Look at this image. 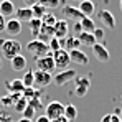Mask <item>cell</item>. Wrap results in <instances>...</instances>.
<instances>
[{"label": "cell", "mask_w": 122, "mask_h": 122, "mask_svg": "<svg viewBox=\"0 0 122 122\" xmlns=\"http://www.w3.org/2000/svg\"><path fill=\"white\" fill-rule=\"evenodd\" d=\"M69 53V60L71 63H76V64H79V66H86L87 63H89V58H87V55L81 51V50H73V51H68Z\"/></svg>", "instance_id": "obj_13"}, {"label": "cell", "mask_w": 122, "mask_h": 122, "mask_svg": "<svg viewBox=\"0 0 122 122\" xmlns=\"http://www.w3.org/2000/svg\"><path fill=\"white\" fill-rule=\"evenodd\" d=\"M78 40L81 43L82 46H92V45H96V40H94V36H92V33H86V31H82L78 35Z\"/></svg>", "instance_id": "obj_22"}, {"label": "cell", "mask_w": 122, "mask_h": 122, "mask_svg": "<svg viewBox=\"0 0 122 122\" xmlns=\"http://www.w3.org/2000/svg\"><path fill=\"white\" fill-rule=\"evenodd\" d=\"M5 31L10 36H17L21 33V21H18L17 18H10L5 21Z\"/></svg>", "instance_id": "obj_14"}, {"label": "cell", "mask_w": 122, "mask_h": 122, "mask_svg": "<svg viewBox=\"0 0 122 122\" xmlns=\"http://www.w3.org/2000/svg\"><path fill=\"white\" fill-rule=\"evenodd\" d=\"M91 48H92V55H94V58H96L97 61H101V63H109V60H111L109 50H107L102 43H96V45H92Z\"/></svg>", "instance_id": "obj_9"}, {"label": "cell", "mask_w": 122, "mask_h": 122, "mask_svg": "<svg viewBox=\"0 0 122 122\" xmlns=\"http://www.w3.org/2000/svg\"><path fill=\"white\" fill-rule=\"evenodd\" d=\"M17 122H31V121H28V119H23V117H21L20 121H17Z\"/></svg>", "instance_id": "obj_42"}, {"label": "cell", "mask_w": 122, "mask_h": 122, "mask_svg": "<svg viewBox=\"0 0 122 122\" xmlns=\"http://www.w3.org/2000/svg\"><path fill=\"white\" fill-rule=\"evenodd\" d=\"M101 122H111V114H106V116L101 119Z\"/></svg>", "instance_id": "obj_39"}, {"label": "cell", "mask_w": 122, "mask_h": 122, "mask_svg": "<svg viewBox=\"0 0 122 122\" xmlns=\"http://www.w3.org/2000/svg\"><path fill=\"white\" fill-rule=\"evenodd\" d=\"M64 119H68L69 122H73L76 117H78V109H76V106H73V104H68V106H64V116H63Z\"/></svg>", "instance_id": "obj_23"}, {"label": "cell", "mask_w": 122, "mask_h": 122, "mask_svg": "<svg viewBox=\"0 0 122 122\" xmlns=\"http://www.w3.org/2000/svg\"><path fill=\"white\" fill-rule=\"evenodd\" d=\"M30 8H31V13H33V18H38V20H41L43 15L46 13V10L41 7L40 3H36V5H33V7H30Z\"/></svg>", "instance_id": "obj_28"}, {"label": "cell", "mask_w": 122, "mask_h": 122, "mask_svg": "<svg viewBox=\"0 0 122 122\" xmlns=\"http://www.w3.org/2000/svg\"><path fill=\"white\" fill-rule=\"evenodd\" d=\"M5 87H7V91L10 94H21L25 91V86H23L21 79H12V81L7 79L5 81Z\"/></svg>", "instance_id": "obj_15"}, {"label": "cell", "mask_w": 122, "mask_h": 122, "mask_svg": "<svg viewBox=\"0 0 122 122\" xmlns=\"http://www.w3.org/2000/svg\"><path fill=\"white\" fill-rule=\"evenodd\" d=\"M21 97V94H7V96H2L0 97V104L3 107H13L15 102Z\"/></svg>", "instance_id": "obj_21"}, {"label": "cell", "mask_w": 122, "mask_h": 122, "mask_svg": "<svg viewBox=\"0 0 122 122\" xmlns=\"http://www.w3.org/2000/svg\"><path fill=\"white\" fill-rule=\"evenodd\" d=\"M15 15H17V20L18 21H30L33 18V13H31V8L30 7H21L15 10Z\"/></svg>", "instance_id": "obj_19"}, {"label": "cell", "mask_w": 122, "mask_h": 122, "mask_svg": "<svg viewBox=\"0 0 122 122\" xmlns=\"http://www.w3.org/2000/svg\"><path fill=\"white\" fill-rule=\"evenodd\" d=\"M23 3H25V5H28V7H33V5H36V3H38V0H23Z\"/></svg>", "instance_id": "obj_37"}, {"label": "cell", "mask_w": 122, "mask_h": 122, "mask_svg": "<svg viewBox=\"0 0 122 122\" xmlns=\"http://www.w3.org/2000/svg\"><path fill=\"white\" fill-rule=\"evenodd\" d=\"M35 64H36V68H38L40 71L50 73V74H51V71L56 69V68H55V61H53L51 53L46 55V56H41V58H35Z\"/></svg>", "instance_id": "obj_6"}, {"label": "cell", "mask_w": 122, "mask_h": 122, "mask_svg": "<svg viewBox=\"0 0 122 122\" xmlns=\"http://www.w3.org/2000/svg\"><path fill=\"white\" fill-rule=\"evenodd\" d=\"M38 3H40L41 7L45 8V10H51V8H56V7H60V0H38Z\"/></svg>", "instance_id": "obj_27"}, {"label": "cell", "mask_w": 122, "mask_h": 122, "mask_svg": "<svg viewBox=\"0 0 122 122\" xmlns=\"http://www.w3.org/2000/svg\"><path fill=\"white\" fill-rule=\"evenodd\" d=\"M21 82L25 87H33L35 86V76H33V71H26L25 76L21 78Z\"/></svg>", "instance_id": "obj_26"}, {"label": "cell", "mask_w": 122, "mask_h": 122, "mask_svg": "<svg viewBox=\"0 0 122 122\" xmlns=\"http://www.w3.org/2000/svg\"><path fill=\"white\" fill-rule=\"evenodd\" d=\"M15 10L17 8H15V3L12 0H5L0 3V15L2 17H12L15 13Z\"/></svg>", "instance_id": "obj_17"}, {"label": "cell", "mask_w": 122, "mask_h": 122, "mask_svg": "<svg viewBox=\"0 0 122 122\" xmlns=\"http://www.w3.org/2000/svg\"><path fill=\"white\" fill-rule=\"evenodd\" d=\"M78 8H79V12H81L84 17H89V18H91V15H92L94 10H96V5H94V2H91V0H82Z\"/></svg>", "instance_id": "obj_18"}, {"label": "cell", "mask_w": 122, "mask_h": 122, "mask_svg": "<svg viewBox=\"0 0 122 122\" xmlns=\"http://www.w3.org/2000/svg\"><path fill=\"white\" fill-rule=\"evenodd\" d=\"M60 2H79V3H81L82 0H60Z\"/></svg>", "instance_id": "obj_41"}, {"label": "cell", "mask_w": 122, "mask_h": 122, "mask_svg": "<svg viewBox=\"0 0 122 122\" xmlns=\"http://www.w3.org/2000/svg\"><path fill=\"white\" fill-rule=\"evenodd\" d=\"M33 117H35V109H33V107H30V106H26V109L23 111V119L31 121Z\"/></svg>", "instance_id": "obj_33"}, {"label": "cell", "mask_w": 122, "mask_h": 122, "mask_svg": "<svg viewBox=\"0 0 122 122\" xmlns=\"http://www.w3.org/2000/svg\"><path fill=\"white\" fill-rule=\"evenodd\" d=\"M26 106H28V101L21 96L18 101L15 102V106H13V109H15V112H20V114H23V111L26 109Z\"/></svg>", "instance_id": "obj_29"}, {"label": "cell", "mask_w": 122, "mask_h": 122, "mask_svg": "<svg viewBox=\"0 0 122 122\" xmlns=\"http://www.w3.org/2000/svg\"><path fill=\"white\" fill-rule=\"evenodd\" d=\"M76 89H74V94L78 97H84L89 91V86H91V81L89 78H76Z\"/></svg>", "instance_id": "obj_11"}, {"label": "cell", "mask_w": 122, "mask_h": 122, "mask_svg": "<svg viewBox=\"0 0 122 122\" xmlns=\"http://www.w3.org/2000/svg\"><path fill=\"white\" fill-rule=\"evenodd\" d=\"M0 50H2V56L5 60L12 61L15 56L21 55V43L13 38L8 40H0Z\"/></svg>", "instance_id": "obj_1"}, {"label": "cell", "mask_w": 122, "mask_h": 122, "mask_svg": "<svg viewBox=\"0 0 122 122\" xmlns=\"http://www.w3.org/2000/svg\"><path fill=\"white\" fill-rule=\"evenodd\" d=\"M45 116L50 121H56L64 116V104H61L60 101H51L46 107H45Z\"/></svg>", "instance_id": "obj_3"}, {"label": "cell", "mask_w": 122, "mask_h": 122, "mask_svg": "<svg viewBox=\"0 0 122 122\" xmlns=\"http://www.w3.org/2000/svg\"><path fill=\"white\" fill-rule=\"evenodd\" d=\"M5 122H15V121H12V119H10V121H5Z\"/></svg>", "instance_id": "obj_45"}, {"label": "cell", "mask_w": 122, "mask_h": 122, "mask_svg": "<svg viewBox=\"0 0 122 122\" xmlns=\"http://www.w3.org/2000/svg\"><path fill=\"white\" fill-rule=\"evenodd\" d=\"M119 7H121V12H122V0H119Z\"/></svg>", "instance_id": "obj_43"}, {"label": "cell", "mask_w": 122, "mask_h": 122, "mask_svg": "<svg viewBox=\"0 0 122 122\" xmlns=\"http://www.w3.org/2000/svg\"><path fill=\"white\" fill-rule=\"evenodd\" d=\"M51 122H69L68 119H64V117H60V119H56V121H51Z\"/></svg>", "instance_id": "obj_40"}, {"label": "cell", "mask_w": 122, "mask_h": 122, "mask_svg": "<svg viewBox=\"0 0 122 122\" xmlns=\"http://www.w3.org/2000/svg\"><path fill=\"white\" fill-rule=\"evenodd\" d=\"M0 69H2V60H0Z\"/></svg>", "instance_id": "obj_46"}, {"label": "cell", "mask_w": 122, "mask_h": 122, "mask_svg": "<svg viewBox=\"0 0 122 122\" xmlns=\"http://www.w3.org/2000/svg\"><path fill=\"white\" fill-rule=\"evenodd\" d=\"M81 43L78 40V36H66L64 40H61V48L66 51H73V50H79Z\"/></svg>", "instance_id": "obj_16"}, {"label": "cell", "mask_w": 122, "mask_h": 122, "mask_svg": "<svg viewBox=\"0 0 122 122\" xmlns=\"http://www.w3.org/2000/svg\"><path fill=\"white\" fill-rule=\"evenodd\" d=\"M53 30H55V38H58V40H64V38L68 36L69 25H68V21H66V20H56L55 26H53Z\"/></svg>", "instance_id": "obj_12"}, {"label": "cell", "mask_w": 122, "mask_h": 122, "mask_svg": "<svg viewBox=\"0 0 122 122\" xmlns=\"http://www.w3.org/2000/svg\"><path fill=\"white\" fill-rule=\"evenodd\" d=\"M76 78H78V73L74 69L68 68V69H63L60 73H56L53 76V81H55L56 86H64V84H69L71 81H74Z\"/></svg>", "instance_id": "obj_4"}, {"label": "cell", "mask_w": 122, "mask_h": 122, "mask_svg": "<svg viewBox=\"0 0 122 122\" xmlns=\"http://www.w3.org/2000/svg\"><path fill=\"white\" fill-rule=\"evenodd\" d=\"M111 122H121V117H119V116H116V114H112V112H111Z\"/></svg>", "instance_id": "obj_38"}, {"label": "cell", "mask_w": 122, "mask_h": 122, "mask_svg": "<svg viewBox=\"0 0 122 122\" xmlns=\"http://www.w3.org/2000/svg\"><path fill=\"white\" fill-rule=\"evenodd\" d=\"M10 64H12L13 71H25V68H26V58L23 55H18V56H15L13 60L10 61Z\"/></svg>", "instance_id": "obj_20"}, {"label": "cell", "mask_w": 122, "mask_h": 122, "mask_svg": "<svg viewBox=\"0 0 122 122\" xmlns=\"http://www.w3.org/2000/svg\"><path fill=\"white\" fill-rule=\"evenodd\" d=\"M28 23H30V30H31V33H33V36H35V38H38L40 30H41V25H43L41 20H38V18H31Z\"/></svg>", "instance_id": "obj_25"}, {"label": "cell", "mask_w": 122, "mask_h": 122, "mask_svg": "<svg viewBox=\"0 0 122 122\" xmlns=\"http://www.w3.org/2000/svg\"><path fill=\"white\" fill-rule=\"evenodd\" d=\"M2 2H5V0H0V3H2Z\"/></svg>", "instance_id": "obj_47"}, {"label": "cell", "mask_w": 122, "mask_h": 122, "mask_svg": "<svg viewBox=\"0 0 122 122\" xmlns=\"http://www.w3.org/2000/svg\"><path fill=\"white\" fill-rule=\"evenodd\" d=\"M48 48H50V51L51 53H55V51H58V50H61V40H58V38H51V40L48 41Z\"/></svg>", "instance_id": "obj_31"}, {"label": "cell", "mask_w": 122, "mask_h": 122, "mask_svg": "<svg viewBox=\"0 0 122 122\" xmlns=\"http://www.w3.org/2000/svg\"><path fill=\"white\" fill-rule=\"evenodd\" d=\"M41 23H43L45 26H55V23H56V17L51 15V13H45L43 18H41Z\"/></svg>", "instance_id": "obj_30"}, {"label": "cell", "mask_w": 122, "mask_h": 122, "mask_svg": "<svg viewBox=\"0 0 122 122\" xmlns=\"http://www.w3.org/2000/svg\"><path fill=\"white\" fill-rule=\"evenodd\" d=\"M74 31H76V36H78L79 33H82V28H81V23H79V21H76V25H74Z\"/></svg>", "instance_id": "obj_34"}, {"label": "cell", "mask_w": 122, "mask_h": 122, "mask_svg": "<svg viewBox=\"0 0 122 122\" xmlns=\"http://www.w3.org/2000/svg\"><path fill=\"white\" fill-rule=\"evenodd\" d=\"M51 56H53V61H55V68L56 69H68L69 68V53L66 51V50H58V51H55V53H51Z\"/></svg>", "instance_id": "obj_5"}, {"label": "cell", "mask_w": 122, "mask_h": 122, "mask_svg": "<svg viewBox=\"0 0 122 122\" xmlns=\"http://www.w3.org/2000/svg\"><path fill=\"white\" fill-rule=\"evenodd\" d=\"M121 102H122V96H121Z\"/></svg>", "instance_id": "obj_48"}, {"label": "cell", "mask_w": 122, "mask_h": 122, "mask_svg": "<svg viewBox=\"0 0 122 122\" xmlns=\"http://www.w3.org/2000/svg\"><path fill=\"white\" fill-rule=\"evenodd\" d=\"M63 17H64V20H74V21H81L84 18V15H82L81 12H79V8L78 7H73V5H64L63 7Z\"/></svg>", "instance_id": "obj_8"}, {"label": "cell", "mask_w": 122, "mask_h": 122, "mask_svg": "<svg viewBox=\"0 0 122 122\" xmlns=\"http://www.w3.org/2000/svg\"><path fill=\"white\" fill-rule=\"evenodd\" d=\"M97 18L101 20V23L106 26V28H111V30H114V28H116V18H114V15H112L109 10H106V8L99 10Z\"/></svg>", "instance_id": "obj_10"}, {"label": "cell", "mask_w": 122, "mask_h": 122, "mask_svg": "<svg viewBox=\"0 0 122 122\" xmlns=\"http://www.w3.org/2000/svg\"><path fill=\"white\" fill-rule=\"evenodd\" d=\"M92 36H94L96 43H102L104 36H106V31H104V28H97V26H96V30L92 31Z\"/></svg>", "instance_id": "obj_32"}, {"label": "cell", "mask_w": 122, "mask_h": 122, "mask_svg": "<svg viewBox=\"0 0 122 122\" xmlns=\"http://www.w3.org/2000/svg\"><path fill=\"white\" fill-rule=\"evenodd\" d=\"M33 76H35V86L33 87H46V86H50L51 81H53V76L50 74V73H45V71H40V69H36V71H33Z\"/></svg>", "instance_id": "obj_7"}, {"label": "cell", "mask_w": 122, "mask_h": 122, "mask_svg": "<svg viewBox=\"0 0 122 122\" xmlns=\"http://www.w3.org/2000/svg\"><path fill=\"white\" fill-rule=\"evenodd\" d=\"M79 23H81L82 31H86V33H92V31L96 30V23H94L92 18H89V17H84Z\"/></svg>", "instance_id": "obj_24"}, {"label": "cell", "mask_w": 122, "mask_h": 122, "mask_svg": "<svg viewBox=\"0 0 122 122\" xmlns=\"http://www.w3.org/2000/svg\"><path fill=\"white\" fill-rule=\"evenodd\" d=\"M5 17H2V15H0V33H2V31H5Z\"/></svg>", "instance_id": "obj_35"}, {"label": "cell", "mask_w": 122, "mask_h": 122, "mask_svg": "<svg viewBox=\"0 0 122 122\" xmlns=\"http://www.w3.org/2000/svg\"><path fill=\"white\" fill-rule=\"evenodd\" d=\"M119 117H121V122H122V111H121V114H119Z\"/></svg>", "instance_id": "obj_44"}, {"label": "cell", "mask_w": 122, "mask_h": 122, "mask_svg": "<svg viewBox=\"0 0 122 122\" xmlns=\"http://www.w3.org/2000/svg\"><path fill=\"white\" fill-rule=\"evenodd\" d=\"M26 50L35 56V58H41V56H46V55H50V48H48V43H45V41L38 40V38H35V40L28 41V45H26Z\"/></svg>", "instance_id": "obj_2"}, {"label": "cell", "mask_w": 122, "mask_h": 122, "mask_svg": "<svg viewBox=\"0 0 122 122\" xmlns=\"http://www.w3.org/2000/svg\"><path fill=\"white\" fill-rule=\"evenodd\" d=\"M35 122H51V121H50V119H48V117H46V116L43 114V116H38Z\"/></svg>", "instance_id": "obj_36"}]
</instances>
